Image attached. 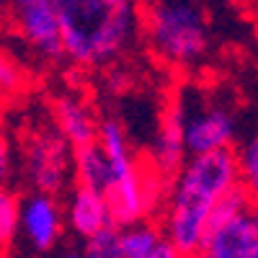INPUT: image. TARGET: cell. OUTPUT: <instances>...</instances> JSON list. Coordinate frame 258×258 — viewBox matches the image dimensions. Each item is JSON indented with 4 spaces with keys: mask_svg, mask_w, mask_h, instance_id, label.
<instances>
[{
    "mask_svg": "<svg viewBox=\"0 0 258 258\" xmlns=\"http://www.w3.org/2000/svg\"><path fill=\"white\" fill-rule=\"evenodd\" d=\"M191 258H258V217L255 209L207 232L202 248Z\"/></svg>",
    "mask_w": 258,
    "mask_h": 258,
    "instance_id": "obj_8",
    "label": "cell"
},
{
    "mask_svg": "<svg viewBox=\"0 0 258 258\" xmlns=\"http://www.w3.org/2000/svg\"><path fill=\"white\" fill-rule=\"evenodd\" d=\"M119 250L124 258H150L163 243V232L155 222H135L126 227H116Z\"/></svg>",
    "mask_w": 258,
    "mask_h": 258,
    "instance_id": "obj_13",
    "label": "cell"
},
{
    "mask_svg": "<svg viewBox=\"0 0 258 258\" xmlns=\"http://www.w3.org/2000/svg\"><path fill=\"white\" fill-rule=\"evenodd\" d=\"M150 258H183V255H181L178 250H173V248H170V245L163 240V243L158 245V250H155L153 255H150Z\"/></svg>",
    "mask_w": 258,
    "mask_h": 258,
    "instance_id": "obj_19",
    "label": "cell"
},
{
    "mask_svg": "<svg viewBox=\"0 0 258 258\" xmlns=\"http://www.w3.org/2000/svg\"><path fill=\"white\" fill-rule=\"evenodd\" d=\"M24 176L36 194L57 197L73 178V147L52 124L39 126L24 142Z\"/></svg>",
    "mask_w": 258,
    "mask_h": 258,
    "instance_id": "obj_5",
    "label": "cell"
},
{
    "mask_svg": "<svg viewBox=\"0 0 258 258\" xmlns=\"http://www.w3.org/2000/svg\"><path fill=\"white\" fill-rule=\"evenodd\" d=\"M238 183L232 150L186 158L168 181L163 240L183 258H191L207 238L212 209Z\"/></svg>",
    "mask_w": 258,
    "mask_h": 258,
    "instance_id": "obj_1",
    "label": "cell"
},
{
    "mask_svg": "<svg viewBox=\"0 0 258 258\" xmlns=\"http://www.w3.org/2000/svg\"><path fill=\"white\" fill-rule=\"evenodd\" d=\"M83 258H124L119 250V238H116V227L103 230L96 238L85 240V245L80 248Z\"/></svg>",
    "mask_w": 258,
    "mask_h": 258,
    "instance_id": "obj_17",
    "label": "cell"
},
{
    "mask_svg": "<svg viewBox=\"0 0 258 258\" xmlns=\"http://www.w3.org/2000/svg\"><path fill=\"white\" fill-rule=\"evenodd\" d=\"M57 258H83V250L78 245H68V248H62L57 253Z\"/></svg>",
    "mask_w": 258,
    "mask_h": 258,
    "instance_id": "obj_20",
    "label": "cell"
},
{
    "mask_svg": "<svg viewBox=\"0 0 258 258\" xmlns=\"http://www.w3.org/2000/svg\"><path fill=\"white\" fill-rule=\"evenodd\" d=\"M18 235L36 253H49L64 235L62 204L49 194H29L18 204Z\"/></svg>",
    "mask_w": 258,
    "mask_h": 258,
    "instance_id": "obj_6",
    "label": "cell"
},
{
    "mask_svg": "<svg viewBox=\"0 0 258 258\" xmlns=\"http://www.w3.org/2000/svg\"><path fill=\"white\" fill-rule=\"evenodd\" d=\"M6 258H11V255H6Z\"/></svg>",
    "mask_w": 258,
    "mask_h": 258,
    "instance_id": "obj_21",
    "label": "cell"
},
{
    "mask_svg": "<svg viewBox=\"0 0 258 258\" xmlns=\"http://www.w3.org/2000/svg\"><path fill=\"white\" fill-rule=\"evenodd\" d=\"M232 158H235V168H238L240 183L255 194V183H258V140L245 137L238 147H232Z\"/></svg>",
    "mask_w": 258,
    "mask_h": 258,
    "instance_id": "obj_15",
    "label": "cell"
},
{
    "mask_svg": "<svg viewBox=\"0 0 258 258\" xmlns=\"http://www.w3.org/2000/svg\"><path fill=\"white\" fill-rule=\"evenodd\" d=\"M13 13L21 36L36 54L52 62L64 59L54 0H13Z\"/></svg>",
    "mask_w": 258,
    "mask_h": 258,
    "instance_id": "obj_7",
    "label": "cell"
},
{
    "mask_svg": "<svg viewBox=\"0 0 258 258\" xmlns=\"http://www.w3.org/2000/svg\"><path fill=\"white\" fill-rule=\"evenodd\" d=\"M18 194L0 186V253H6L18 238Z\"/></svg>",
    "mask_w": 258,
    "mask_h": 258,
    "instance_id": "obj_14",
    "label": "cell"
},
{
    "mask_svg": "<svg viewBox=\"0 0 258 258\" xmlns=\"http://www.w3.org/2000/svg\"><path fill=\"white\" fill-rule=\"evenodd\" d=\"M52 126L73 150L96 142L98 116L93 106L78 93H64L52 106Z\"/></svg>",
    "mask_w": 258,
    "mask_h": 258,
    "instance_id": "obj_10",
    "label": "cell"
},
{
    "mask_svg": "<svg viewBox=\"0 0 258 258\" xmlns=\"http://www.w3.org/2000/svg\"><path fill=\"white\" fill-rule=\"evenodd\" d=\"M183 160H186V147H183V135H181V111H178V103L173 101L160 114L158 132L153 140V158L147 163L170 181L176 170L183 165Z\"/></svg>",
    "mask_w": 258,
    "mask_h": 258,
    "instance_id": "obj_11",
    "label": "cell"
},
{
    "mask_svg": "<svg viewBox=\"0 0 258 258\" xmlns=\"http://www.w3.org/2000/svg\"><path fill=\"white\" fill-rule=\"evenodd\" d=\"M73 178H75V186L93 188L106 197V191L111 186V168L98 142L73 150Z\"/></svg>",
    "mask_w": 258,
    "mask_h": 258,
    "instance_id": "obj_12",
    "label": "cell"
},
{
    "mask_svg": "<svg viewBox=\"0 0 258 258\" xmlns=\"http://www.w3.org/2000/svg\"><path fill=\"white\" fill-rule=\"evenodd\" d=\"M62 217H64V227H70V232L83 243L101 235L103 230L114 227L106 197L85 186H75L70 191L68 204L62 207Z\"/></svg>",
    "mask_w": 258,
    "mask_h": 258,
    "instance_id": "obj_9",
    "label": "cell"
},
{
    "mask_svg": "<svg viewBox=\"0 0 258 258\" xmlns=\"http://www.w3.org/2000/svg\"><path fill=\"white\" fill-rule=\"evenodd\" d=\"M62 54L83 68H103L142 34L140 0H54Z\"/></svg>",
    "mask_w": 258,
    "mask_h": 258,
    "instance_id": "obj_2",
    "label": "cell"
},
{
    "mask_svg": "<svg viewBox=\"0 0 258 258\" xmlns=\"http://www.w3.org/2000/svg\"><path fill=\"white\" fill-rule=\"evenodd\" d=\"M181 111V135L186 158L232 150L238 145L240 124L227 103L212 98H176Z\"/></svg>",
    "mask_w": 258,
    "mask_h": 258,
    "instance_id": "obj_4",
    "label": "cell"
},
{
    "mask_svg": "<svg viewBox=\"0 0 258 258\" xmlns=\"http://www.w3.org/2000/svg\"><path fill=\"white\" fill-rule=\"evenodd\" d=\"M142 31L153 52L176 70H191L209 57L212 31L199 0H150Z\"/></svg>",
    "mask_w": 258,
    "mask_h": 258,
    "instance_id": "obj_3",
    "label": "cell"
},
{
    "mask_svg": "<svg viewBox=\"0 0 258 258\" xmlns=\"http://www.w3.org/2000/svg\"><path fill=\"white\" fill-rule=\"evenodd\" d=\"M13 173V150L8 142V135L0 129V186H6Z\"/></svg>",
    "mask_w": 258,
    "mask_h": 258,
    "instance_id": "obj_18",
    "label": "cell"
},
{
    "mask_svg": "<svg viewBox=\"0 0 258 258\" xmlns=\"http://www.w3.org/2000/svg\"><path fill=\"white\" fill-rule=\"evenodd\" d=\"M26 85V73L21 68V62L16 57L0 47V98H11L16 93L24 91Z\"/></svg>",
    "mask_w": 258,
    "mask_h": 258,
    "instance_id": "obj_16",
    "label": "cell"
}]
</instances>
